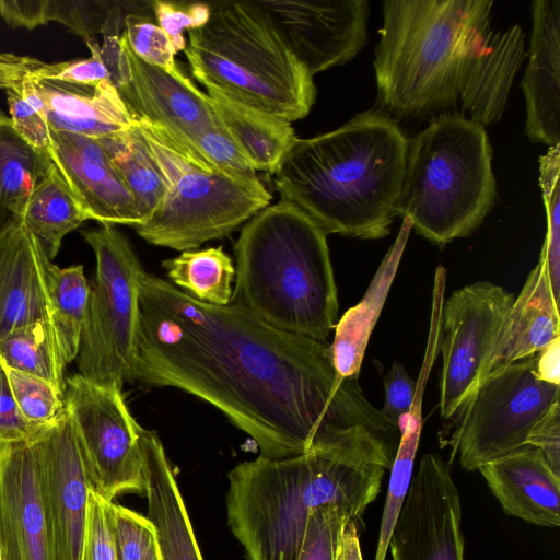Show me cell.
I'll use <instances>...</instances> for the list:
<instances>
[{
	"label": "cell",
	"mask_w": 560,
	"mask_h": 560,
	"mask_svg": "<svg viewBox=\"0 0 560 560\" xmlns=\"http://www.w3.org/2000/svg\"><path fill=\"white\" fill-rule=\"evenodd\" d=\"M136 381L171 386L223 412L279 459L317 448L394 446V428L330 343L278 329L244 307L201 302L143 273Z\"/></svg>",
	"instance_id": "1"
},
{
	"label": "cell",
	"mask_w": 560,
	"mask_h": 560,
	"mask_svg": "<svg viewBox=\"0 0 560 560\" xmlns=\"http://www.w3.org/2000/svg\"><path fill=\"white\" fill-rule=\"evenodd\" d=\"M52 265L21 221L0 232V339L21 326L51 320Z\"/></svg>",
	"instance_id": "21"
},
{
	"label": "cell",
	"mask_w": 560,
	"mask_h": 560,
	"mask_svg": "<svg viewBox=\"0 0 560 560\" xmlns=\"http://www.w3.org/2000/svg\"><path fill=\"white\" fill-rule=\"evenodd\" d=\"M49 293L51 322L57 336L60 355L67 366L79 353L90 284L82 265L60 268L52 265Z\"/></svg>",
	"instance_id": "35"
},
{
	"label": "cell",
	"mask_w": 560,
	"mask_h": 560,
	"mask_svg": "<svg viewBox=\"0 0 560 560\" xmlns=\"http://www.w3.org/2000/svg\"><path fill=\"white\" fill-rule=\"evenodd\" d=\"M408 139L381 110L296 139L275 172L281 200L327 235L378 240L390 232L404 178Z\"/></svg>",
	"instance_id": "3"
},
{
	"label": "cell",
	"mask_w": 560,
	"mask_h": 560,
	"mask_svg": "<svg viewBox=\"0 0 560 560\" xmlns=\"http://www.w3.org/2000/svg\"><path fill=\"white\" fill-rule=\"evenodd\" d=\"M559 402L552 405L530 430L526 445L537 448L552 470L560 476V412Z\"/></svg>",
	"instance_id": "46"
},
{
	"label": "cell",
	"mask_w": 560,
	"mask_h": 560,
	"mask_svg": "<svg viewBox=\"0 0 560 560\" xmlns=\"http://www.w3.org/2000/svg\"><path fill=\"white\" fill-rule=\"evenodd\" d=\"M503 511L527 523L560 526V476L525 445L478 468Z\"/></svg>",
	"instance_id": "23"
},
{
	"label": "cell",
	"mask_w": 560,
	"mask_h": 560,
	"mask_svg": "<svg viewBox=\"0 0 560 560\" xmlns=\"http://www.w3.org/2000/svg\"><path fill=\"white\" fill-rule=\"evenodd\" d=\"M51 163L79 199L90 220L139 225L132 196L98 139L51 131Z\"/></svg>",
	"instance_id": "19"
},
{
	"label": "cell",
	"mask_w": 560,
	"mask_h": 560,
	"mask_svg": "<svg viewBox=\"0 0 560 560\" xmlns=\"http://www.w3.org/2000/svg\"><path fill=\"white\" fill-rule=\"evenodd\" d=\"M211 106L232 140L257 171L275 174L298 137L291 121L206 85Z\"/></svg>",
	"instance_id": "27"
},
{
	"label": "cell",
	"mask_w": 560,
	"mask_h": 560,
	"mask_svg": "<svg viewBox=\"0 0 560 560\" xmlns=\"http://www.w3.org/2000/svg\"><path fill=\"white\" fill-rule=\"evenodd\" d=\"M0 71L30 82L42 102L51 131L103 139L135 125L132 114L109 81L85 85L28 77L11 67L1 52Z\"/></svg>",
	"instance_id": "22"
},
{
	"label": "cell",
	"mask_w": 560,
	"mask_h": 560,
	"mask_svg": "<svg viewBox=\"0 0 560 560\" xmlns=\"http://www.w3.org/2000/svg\"><path fill=\"white\" fill-rule=\"evenodd\" d=\"M463 508L450 465L422 456L388 544L392 560H464Z\"/></svg>",
	"instance_id": "13"
},
{
	"label": "cell",
	"mask_w": 560,
	"mask_h": 560,
	"mask_svg": "<svg viewBox=\"0 0 560 560\" xmlns=\"http://www.w3.org/2000/svg\"><path fill=\"white\" fill-rule=\"evenodd\" d=\"M0 560H4L3 556H2L1 547H0Z\"/></svg>",
	"instance_id": "49"
},
{
	"label": "cell",
	"mask_w": 560,
	"mask_h": 560,
	"mask_svg": "<svg viewBox=\"0 0 560 560\" xmlns=\"http://www.w3.org/2000/svg\"><path fill=\"white\" fill-rule=\"evenodd\" d=\"M475 0H385L374 70L381 112L395 121L457 104V49Z\"/></svg>",
	"instance_id": "7"
},
{
	"label": "cell",
	"mask_w": 560,
	"mask_h": 560,
	"mask_svg": "<svg viewBox=\"0 0 560 560\" xmlns=\"http://www.w3.org/2000/svg\"><path fill=\"white\" fill-rule=\"evenodd\" d=\"M148 517L158 529L162 560H203L174 470L154 431L141 429Z\"/></svg>",
	"instance_id": "25"
},
{
	"label": "cell",
	"mask_w": 560,
	"mask_h": 560,
	"mask_svg": "<svg viewBox=\"0 0 560 560\" xmlns=\"http://www.w3.org/2000/svg\"><path fill=\"white\" fill-rule=\"evenodd\" d=\"M195 147L198 153L215 168L237 178L259 179L256 170L237 148L220 120L199 135Z\"/></svg>",
	"instance_id": "41"
},
{
	"label": "cell",
	"mask_w": 560,
	"mask_h": 560,
	"mask_svg": "<svg viewBox=\"0 0 560 560\" xmlns=\"http://www.w3.org/2000/svg\"><path fill=\"white\" fill-rule=\"evenodd\" d=\"M411 229L410 220L402 218L396 240L385 254L365 294L357 305L345 312L334 327L331 357L341 377L359 378L371 332L395 279Z\"/></svg>",
	"instance_id": "26"
},
{
	"label": "cell",
	"mask_w": 560,
	"mask_h": 560,
	"mask_svg": "<svg viewBox=\"0 0 560 560\" xmlns=\"http://www.w3.org/2000/svg\"><path fill=\"white\" fill-rule=\"evenodd\" d=\"M130 50L144 62L171 71L177 67L167 34L152 20L129 15L120 35Z\"/></svg>",
	"instance_id": "40"
},
{
	"label": "cell",
	"mask_w": 560,
	"mask_h": 560,
	"mask_svg": "<svg viewBox=\"0 0 560 560\" xmlns=\"http://www.w3.org/2000/svg\"><path fill=\"white\" fill-rule=\"evenodd\" d=\"M162 265L172 284L190 296L218 306L231 303L235 267L222 246L184 250Z\"/></svg>",
	"instance_id": "34"
},
{
	"label": "cell",
	"mask_w": 560,
	"mask_h": 560,
	"mask_svg": "<svg viewBox=\"0 0 560 560\" xmlns=\"http://www.w3.org/2000/svg\"><path fill=\"white\" fill-rule=\"evenodd\" d=\"M497 184L486 128L463 114L443 113L408 139L396 215L443 247L470 235L492 209Z\"/></svg>",
	"instance_id": "5"
},
{
	"label": "cell",
	"mask_w": 560,
	"mask_h": 560,
	"mask_svg": "<svg viewBox=\"0 0 560 560\" xmlns=\"http://www.w3.org/2000/svg\"><path fill=\"white\" fill-rule=\"evenodd\" d=\"M536 371L542 381L560 385V337L536 353Z\"/></svg>",
	"instance_id": "47"
},
{
	"label": "cell",
	"mask_w": 560,
	"mask_h": 560,
	"mask_svg": "<svg viewBox=\"0 0 560 560\" xmlns=\"http://www.w3.org/2000/svg\"><path fill=\"white\" fill-rule=\"evenodd\" d=\"M547 217V232L541 247L553 298H560V145L549 147L539 158L538 179Z\"/></svg>",
	"instance_id": "36"
},
{
	"label": "cell",
	"mask_w": 560,
	"mask_h": 560,
	"mask_svg": "<svg viewBox=\"0 0 560 560\" xmlns=\"http://www.w3.org/2000/svg\"><path fill=\"white\" fill-rule=\"evenodd\" d=\"M8 376L19 409L28 421L48 424L63 409V395L49 382L10 369Z\"/></svg>",
	"instance_id": "39"
},
{
	"label": "cell",
	"mask_w": 560,
	"mask_h": 560,
	"mask_svg": "<svg viewBox=\"0 0 560 560\" xmlns=\"http://www.w3.org/2000/svg\"><path fill=\"white\" fill-rule=\"evenodd\" d=\"M133 118L164 183L159 209L145 223L133 226L148 243L191 250L229 235L269 206L272 196L260 179L224 173L186 149L160 125Z\"/></svg>",
	"instance_id": "8"
},
{
	"label": "cell",
	"mask_w": 560,
	"mask_h": 560,
	"mask_svg": "<svg viewBox=\"0 0 560 560\" xmlns=\"http://www.w3.org/2000/svg\"><path fill=\"white\" fill-rule=\"evenodd\" d=\"M559 304L539 257L506 314L481 378L512 362L532 357L559 338ZM479 383V382H478Z\"/></svg>",
	"instance_id": "24"
},
{
	"label": "cell",
	"mask_w": 560,
	"mask_h": 560,
	"mask_svg": "<svg viewBox=\"0 0 560 560\" xmlns=\"http://www.w3.org/2000/svg\"><path fill=\"white\" fill-rule=\"evenodd\" d=\"M492 5L489 0L474 1L457 49V98L468 118L482 127L501 119L525 57L521 26L494 30Z\"/></svg>",
	"instance_id": "14"
},
{
	"label": "cell",
	"mask_w": 560,
	"mask_h": 560,
	"mask_svg": "<svg viewBox=\"0 0 560 560\" xmlns=\"http://www.w3.org/2000/svg\"><path fill=\"white\" fill-rule=\"evenodd\" d=\"M514 295L489 281L467 284L444 301L439 351L440 415L453 418L481 378Z\"/></svg>",
	"instance_id": "12"
},
{
	"label": "cell",
	"mask_w": 560,
	"mask_h": 560,
	"mask_svg": "<svg viewBox=\"0 0 560 560\" xmlns=\"http://www.w3.org/2000/svg\"><path fill=\"white\" fill-rule=\"evenodd\" d=\"M90 217L51 163L32 191L20 221L54 260L63 237Z\"/></svg>",
	"instance_id": "28"
},
{
	"label": "cell",
	"mask_w": 560,
	"mask_h": 560,
	"mask_svg": "<svg viewBox=\"0 0 560 560\" xmlns=\"http://www.w3.org/2000/svg\"><path fill=\"white\" fill-rule=\"evenodd\" d=\"M288 50L314 74L351 60L366 43V0H254Z\"/></svg>",
	"instance_id": "15"
},
{
	"label": "cell",
	"mask_w": 560,
	"mask_h": 560,
	"mask_svg": "<svg viewBox=\"0 0 560 560\" xmlns=\"http://www.w3.org/2000/svg\"><path fill=\"white\" fill-rule=\"evenodd\" d=\"M108 503L90 490L80 560H116Z\"/></svg>",
	"instance_id": "43"
},
{
	"label": "cell",
	"mask_w": 560,
	"mask_h": 560,
	"mask_svg": "<svg viewBox=\"0 0 560 560\" xmlns=\"http://www.w3.org/2000/svg\"><path fill=\"white\" fill-rule=\"evenodd\" d=\"M38 26L58 22L85 40L101 33L120 36L129 15L154 20L153 1L36 0Z\"/></svg>",
	"instance_id": "32"
},
{
	"label": "cell",
	"mask_w": 560,
	"mask_h": 560,
	"mask_svg": "<svg viewBox=\"0 0 560 560\" xmlns=\"http://www.w3.org/2000/svg\"><path fill=\"white\" fill-rule=\"evenodd\" d=\"M45 513L50 560H80L90 485L63 409L31 443Z\"/></svg>",
	"instance_id": "16"
},
{
	"label": "cell",
	"mask_w": 560,
	"mask_h": 560,
	"mask_svg": "<svg viewBox=\"0 0 560 560\" xmlns=\"http://www.w3.org/2000/svg\"><path fill=\"white\" fill-rule=\"evenodd\" d=\"M120 39L130 65V80L117 91L129 112L160 125L186 149L200 155L196 139L219 122L208 94L178 66L171 71L151 66L139 59L121 36Z\"/></svg>",
	"instance_id": "17"
},
{
	"label": "cell",
	"mask_w": 560,
	"mask_h": 560,
	"mask_svg": "<svg viewBox=\"0 0 560 560\" xmlns=\"http://www.w3.org/2000/svg\"><path fill=\"white\" fill-rule=\"evenodd\" d=\"M153 12L158 25L167 34L177 54L186 47L184 31L197 30L205 25L210 18L211 7L203 2L179 3L155 0Z\"/></svg>",
	"instance_id": "42"
},
{
	"label": "cell",
	"mask_w": 560,
	"mask_h": 560,
	"mask_svg": "<svg viewBox=\"0 0 560 560\" xmlns=\"http://www.w3.org/2000/svg\"><path fill=\"white\" fill-rule=\"evenodd\" d=\"M91 56L84 59L47 63L30 56L1 52L19 72L75 84L96 85L109 81L119 90L130 80V65L120 36H103L102 45L92 37L85 40Z\"/></svg>",
	"instance_id": "29"
},
{
	"label": "cell",
	"mask_w": 560,
	"mask_h": 560,
	"mask_svg": "<svg viewBox=\"0 0 560 560\" xmlns=\"http://www.w3.org/2000/svg\"><path fill=\"white\" fill-rule=\"evenodd\" d=\"M98 140L132 196L140 224L145 223L164 196V183L148 142L136 121L129 130Z\"/></svg>",
	"instance_id": "31"
},
{
	"label": "cell",
	"mask_w": 560,
	"mask_h": 560,
	"mask_svg": "<svg viewBox=\"0 0 560 560\" xmlns=\"http://www.w3.org/2000/svg\"><path fill=\"white\" fill-rule=\"evenodd\" d=\"M49 424L31 422L22 415L9 382L8 369L0 361V442L33 443Z\"/></svg>",
	"instance_id": "44"
},
{
	"label": "cell",
	"mask_w": 560,
	"mask_h": 560,
	"mask_svg": "<svg viewBox=\"0 0 560 560\" xmlns=\"http://www.w3.org/2000/svg\"><path fill=\"white\" fill-rule=\"evenodd\" d=\"M184 49L203 86L289 121L304 118L316 100L313 75L288 50L254 0L210 4Z\"/></svg>",
	"instance_id": "6"
},
{
	"label": "cell",
	"mask_w": 560,
	"mask_h": 560,
	"mask_svg": "<svg viewBox=\"0 0 560 560\" xmlns=\"http://www.w3.org/2000/svg\"><path fill=\"white\" fill-rule=\"evenodd\" d=\"M528 63L521 85L525 135L532 142L560 145V1L532 3Z\"/></svg>",
	"instance_id": "20"
},
{
	"label": "cell",
	"mask_w": 560,
	"mask_h": 560,
	"mask_svg": "<svg viewBox=\"0 0 560 560\" xmlns=\"http://www.w3.org/2000/svg\"><path fill=\"white\" fill-rule=\"evenodd\" d=\"M121 389L77 373L66 378L63 394L90 488L108 502L125 493L145 497L148 489L142 427Z\"/></svg>",
	"instance_id": "11"
},
{
	"label": "cell",
	"mask_w": 560,
	"mask_h": 560,
	"mask_svg": "<svg viewBox=\"0 0 560 560\" xmlns=\"http://www.w3.org/2000/svg\"><path fill=\"white\" fill-rule=\"evenodd\" d=\"M0 361L7 369L40 377L65 394L66 365L50 319L21 326L1 338Z\"/></svg>",
	"instance_id": "33"
},
{
	"label": "cell",
	"mask_w": 560,
	"mask_h": 560,
	"mask_svg": "<svg viewBox=\"0 0 560 560\" xmlns=\"http://www.w3.org/2000/svg\"><path fill=\"white\" fill-rule=\"evenodd\" d=\"M81 234L96 259L81 332L78 370L104 385L136 381L140 325V287L145 270L125 234L101 224Z\"/></svg>",
	"instance_id": "9"
},
{
	"label": "cell",
	"mask_w": 560,
	"mask_h": 560,
	"mask_svg": "<svg viewBox=\"0 0 560 560\" xmlns=\"http://www.w3.org/2000/svg\"><path fill=\"white\" fill-rule=\"evenodd\" d=\"M395 452L342 446L237 464L228 474L226 515L246 559L296 560L310 514L318 506H345L358 524L377 498Z\"/></svg>",
	"instance_id": "2"
},
{
	"label": "cell",
	"mask_w": 560,
	"mask_h": 560,
	"mask_svg": "<svg viewBox=\"0 0 560 560\" xmlns=\"http://www.w3.org/2000/svg\"><path fill=\"white\" fill-rule=\"evenodd\" d=\"M415 393L416 381L402 364L394 362L384 377L385 401L380 411L397 430L410 411Z\"/></svg>",
	"instance_id": "45"
},
{
	"label": "cell",
	"mask_w": 560,
	"mask_h": 560,
	"mask_svg": "<svg viewBox=\"0 0 560 560\" xmlns=\"http://www.w3.org/2000/svg\"><path fill=\"white\" fill-rule=\"evenodd\" d=\"M336 560H363L358 524L350 520L343 527L336 550Z\"/></svg>",
	"instance_id": "48"
},
{
	"label": "cell",
	"mask_w": 560,
	"mask_h": 560,
	"mask_svg": "<svg viewBox=\"0 0 560 560\" xmlns=\"http://www.w3.org/2000/svg\"><path fill=\"white\" fill-rule=\"evenodd\" d=\"M0 547L4 560H50L31 443L0 442Z\"/></svg>",
	"instance_id": "18"
},
{
	"label": "cell",
	"mask_w": 560,
	"mask_h": 560,
	"mask_svg": "<svg viewBox=\"0 0 560 560\" xmlns=\"http://www.w3.org/2000/svg\"><path fill=\"white\" fill-rule=\"evenodd\" d=\"M51 162L33 149L0 110V232L21 219Z\"/></svg>",
	"instance_id": "30"
},
{
	"label": "cell",
	"mask_w": 560,
	"mask_h": 560,
	"mask_svg": "<svg viewBox=\"0 0 560 560\" xmlns=\"http://www.w3.org/2000/svg\"><path fill=\"white\" fill-rule=\"evenodd\" d=\"M536 354L506 364L479 381L456 412L452 457L478 470L483 464L526 445L549 408L559 402V385L539 378Z\"/></svg>",
	"instance_id": "10"
},
{
	"label": "cell",
	"mask_w": 560,
	"mask_h": 560,
	"mask_svg": "<svg viewBox=\"0 0 560 560\" xmlns=\"http://www.w3.org/2000/svg\"><path fill=\"white\" fill-rule=\"evenodd\" d=\"M231 303L267 324L326 340L338 315L327 234L305 213L280 200L256 213L235 243Z\"/></svg>",
	"instance_id": "4"
},
{
	"label": "cell",
	"mask_w": 560,
	"mask_h": 560,
	"mask_svg": "<svg viewBox=\"0 0 560 560\" xmlns=\"http://www.w3.org/2000/svg\"><path fill=\"white\" fill-rule=\"evenodd\" d=\"M353 520L341 505L314 509L306 523L296 560H336V550L345 525Z\"/></svg>",
	"instance_id": "38"
},
{
	"label": "cell",
	"mask_w": 560,
	"mask_h": 560,
	"mask_svg": "<svg viewBox=\"0 0 560 560\" xmlns=\"http://www.w3.org/2000/svg\"><path fill=\"white\" fill-rule=\"evenodd\" d=\"M108 511L116 560H162L158 529L148 516L114 502Z\"/></svg>",
	"instance_id": "37"
}]
</instances>
